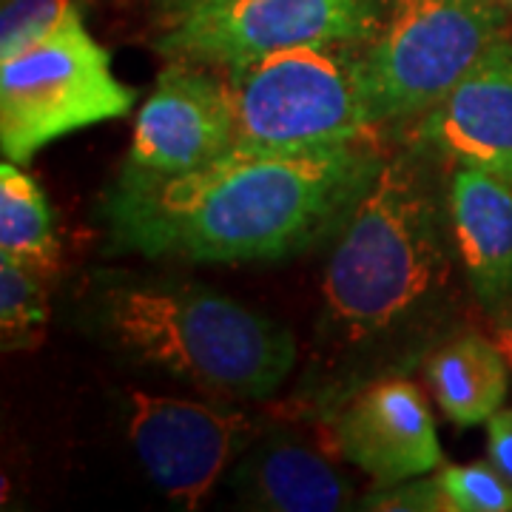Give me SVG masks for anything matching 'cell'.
Returning a JSON list of instances; mask_svg holds the SVG:
<instances>
[{"label":"cell","mask_w":512,"mask_h":512,"mask_svg":"<svg viewBox=\"0 0 512 512\" xmlns=\"http://www.w3.org/2000/svg\"><path fill=\"white\" fill-rule=\"evenodd\" d=\"M336 453L379 487L441 467L436 421L421 387L404 376L367 384L330 424Z\"/></svg>","instance_id":"cell-10"},{"label":"cell","mask_w":512,"mask_h":512,"mask_svg":"<svg viewBox=\"0 0 512 512\" xmlns=\"http://www.w3.org/2000/svg\"><path fill=\"white\" fill-rule=\"evenodd\" d=\"M234 148L308 151L362 143L376 126L365 89V46H299L231 69Z\"/></svg>","instance_id":"cell-4"},{"label":"cell","mask_w":512,"mask_h":512,"mask_svg":"<svg viewBox=\"0 0 512 512\" xmlns=\"http://www.w3.org/2000/svg\"><path fill=\"white\" fill-rule=\"evenodd\" d=\"M510 35V18L493 0H393L382 32L365 46L373 123L424 114L493 43Z\"/></svg>","instance_id":"cell-6"},{"label":"cell","mask_w":512,"mask_h":512,"mask_svg":"<svg viewBox=\"0 0 512 512\" xmlns=\"http://www.w3.org/2000/svg\"><path fill=\"white\" fill-rule=\"evenodd\" d=\"M493 3L501 9V12H504V15H507V18H510L512 23V0H493Z\"/></svg>","instance_id":"cell-23"},{"label":"cell","mask_w":512,"mask_h":512,"mask_svg":"<svg viewBox=\"0 0 512 512\" xmlns=\"http://www.w3.org/2000/svg\"><path fill=\"white\" fill-rule=\"evenodd\" d=\"M77 9L74 0H3L0 6V60L40 43Z\"/></svg>","instance_id":"cell-18"},{"label":"cell","mask_w":512,"mask_h":512,"mask_svg":"<svg viewBox=\"0 0 512 512\" xmlns=\"http://www.w3.org/2000/svg\"><path fill=\"white\" fill-rule=\"evenodd\" d=\"M427 148L384 160L342 225L322 279V330L356 348L413 325L450 276V254Z\"/></svg>","instance_id":"cell-2"},{"label":"cell","mask_w":512,"mask_h":512,"mask_svg":"<svg viewBox=\"0 0 512 512\" xmlns=\"http://www.w3.org/2000/svg\"><path fill=\"white\" fill-rule=\"evenodd\" d=\"M128 441L154 487L183 510H197L228 464L254 444L242 410L180 396L126 393Z\"/></svg>","instance_id":"cell-8"},{"label":"cell","mask_w":512,"mask_h":512,"mask_svg":"<svg viewBox=\"0 0 512 512\" xmlns=\"http://www.w3.org/2000/svg\"><path fill=\"white\" fill-rule=\"evenodd\" d=\"M436 478L447 512H512V481L493 461L441 464Z\"/></svg>","instance_id":"cell-17"},{"label":"cell","mask_w":512,"mask_h":512,"mask_svg":"<svg viewBox=\"0 0 512 512\" xmlns=\"http://www.w3.org/2000/svg\"><path fill=\"white\" fill-rule=\"evenodd\" d=\"M0 256L32 268L43 279H55L60 271V239L49 200L12 160L0 165Z\"/></svg>","instance_id":"cell-15"},{"label":"cell","mask_w":512,"mask_h":512,"mask_svg":"<svg viewBox=\"0 0 512 512\" xmlns=\"http://www.w3.org/2000/svg\"><path fill=\"white\" fill-rule=\"evenodd\" d=\"M225 3H231V0H148V6L154 9V15L163 23V29L191 18V15H200V12H208V9L225 6Z\"/></svg>","instance_id":"cell-21"},{"label":"cell","mask_w":512,"mask_h":512,"mask_svg":"<svg viewBox=\"0 0 512 512\" xmlns=\"http://www.w3.org/2000/svg\"><path fill=\"white\" fill-rule=\"evenodd\" d=\"M487 453L504 478L512 481V407H501L487 421Z\"/></svg>","instance_id":"cell-20"},{"label":"cell","mask_w":512,"mask_h":512,"mask_svg":"<svg viewBox=\"0 0 512 512\" xmlns=\"http://www.w3.org/2000/svg\"><path fill=\"white\" fill-rule=\"evenodd\" d=\"M495 342L501 345V350H504V356H507V362H510L512 370V305L495 319Z\"/></svg>","instance_id":"cell-22"},{"label":"cell","mask_w":512,"mask_h":512,"mask_svg":"<svg viewBox=\"0 0 512 512\" xmlns=\"http://www.w3.org/2000/svg\"><path fill=\"white\" fill-rule=\"evenodd\" d=\"M450 231L470 291L490 319L512 305V185L473 165H456L447 183Z\"/></svg>","instance_id":"cell-12"},{"label":"cell","mask_w":512,"mask_h":512,"mask_svg":"<svg viewBox=\"0 0 512 512\" xmlns=\"http://www.w3.org/2000/svg\"><path fill=\"white\" fill-rule=\"evenodd\" d=\"M382 163L362 140L308 151L231 148L177 177L123 165L103 197V217L114 248L148 259H285L336 234Z\"/></svg>","instance_id":"cell-1"},{"label":"cell","mask_w":512,"mask_h":512,"mask_svg":"<svg viewBox=\"0 0 512 512\" xmlns=\"http://www.w3.org/2000/svg\"><path fill=\"white\" fill-rule=\"evenodd\" d=\"M89 316L131 362L225 402L274 396L296 365L291 330L200 282L109 279Z\"/></svg>","instance_id":"cell-3"},{"label":"cell","mask_w":512,"mask_h":512,"mask_svg":"<svg viewBox=\"0 0 512 512\" xmlns=\"http://www.w3.org/2000/svg\"><path fill=\"white\" fill-rule=\"evenodd\" d=\"M134 89L111 72L109 52L89 35L80 9L18 55L0 60L3 160L29 163L60 137L126 117Z\"/></svg>","instance_id":"cell-5"},{"label":"cell","mask_w":512,"mask_h":512,"mask_svg":"<svg viewBox=\"0 0 512 512\" xmlns=\"http://www.w3.org/2000/svg\"><path fill=\"white\" fill-rule=\"evenodd\" d=\"M510 362L495 339L464 330L433 350L424 376L439 410L458 427L487 424L507 402Z\"/></svg>","instance_id":"cell-14"},{"label":"cell","mask_w":512,"mask_h":512,"mask_svg":"<svg viewBox=\"0 0 512 512\" xmlns=\"http://www.w3.org/2000/svg\"><path fill=\"white\" fill-rule=\"evenodd\" d=\"M382 23L379 0H231L165 26L154 49L165 60L231 69L299 46H367Z\"/></svg>","instance_id":"cell-7"},{"label":"cell","mask_w":512,"mask_h":512,"mask_svg":"<svg viewBox=\"0 0 512 512\" xmlns=\"http://www.w3.org/2000/svg\"><path fill=\"white\" fill-rule=\"evenodd\" d=\"M413 146L512 185V35L493 43L453 92L419 114Z\"/></svg>","instance_id":"cell-11"},{"label":"cell","mask_w":512,"mask_h":512,"mask_svg":"<svg viewBox=\"0 0 512 512\" xmlns=\"http://www.w3.org/2000/svg\"><path fill=\"white\" fill-rule=\"evenodd\" d=\"M365 510H399V512H444V495H441L439 478L436 476H416L387 484L376 493L365 495L362 501Z\"/></svg>","instance_id":"cell-19"},{"label":"cell","mask_w":512,"mask_h":512,"mask_svg":"<svg viewBox=\"0 0 512 512\" xmlns=\"http://www.w3.org/2000/svg\"><path fill=\"white\" fill-rule=\"evenodd\" d=\"M46 282L32 268L0 256V339L6 353L40 345L49 325Z\"/></svg>","instance_id":"cell-16"},{"label":"cell","mask_w":512,"mask_h":512,"mask_svg":"<svg viewBox=\"0 0 512 512\" xmlns=\"http://www.w3.org/2000/svg\"><path fill=\"white\" fill-rule=\"evenodd\" d=\"M239 498L271 512H339L353 507V487L339 467L311 444L254 441L234 470Z\"/></svg>","instance_id":"cell-13"},{"label":"cell","mask_w":512,"mask_h":512,"mask_svg":"<svg viewBox=\"0 0 512 512\" xmlns=\"http://www.w3.org/2000/svg\"><path fill=\"white\" fill-rule=\"evenodd\" d=\"M234 148V106L225 72L168 60L134 123L126 165L177 177L205 168Z\"/></svg>","instance_id":"cell-9"}]
</instances>
